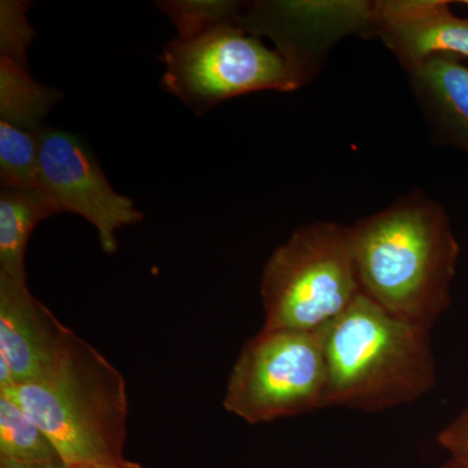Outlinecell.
I'll return each instance as SVG.
<instances>
[{
    "label": "cell",
    "mask_w": 468,
    "mask_h": 468,
    "mask_svg": "<svg viewBox=\"0 0 468 468\" xmlns=\"http://www.w3.org/2000/svg\"><path fill=\"white\" fill-rule=\"evenodd\" d=\"M360 291L430 332L452 303L460 245L439 202L420 192L349 227Z\"/></svg>",
    "instance_id": "6da1fadb"
},
{
    "label": "cell",
    "mask_w": 468,
    "mask_h": 468,
    "mask_svg": "<svg viewBox=\"0 0 468 468\" xmlns=\"http://www.w3.org/2000/svg\"><path fill=\"white\" fill-rule=\"evenodd\" d=\"M178 37L165 46L162 85L196 112L261 90H297L303 75L282 50H271L234 17V3H165Z\"/></svg>",
    "instance_id": "7a4b0ae2"
},
{
    "label": "cell",
    "mask_w": 468,
    "mask_h": 468,
    "mask_svg": "<svg viewBox=\"0 0 468 468\" xmlns=\"http://www.w3.org/2000/svg\"><path fill=\"white\" fill-rule=\"evenodd\" d=\"M318 332L326 365L324 408L384 411L435 388L430 332L390 315L363 292Z\"/></svg>",
    "instance_id": "3957f363"
},
{
    "label": "cell",
    "mask_w": 468,
    "mask_h": 468,
    "mask_svg": "<svg viewBox=\"0 0 468 468\" xmlns=\"http://www.w3.org/2000/svg\"><path fill=\"white\" fill-rule=\"evenodd\" d=\"M0 393L23 408L69 466L124 460L125 378L84 338L73 335L45 377Z\"/></svg>",
    "instance_id": "277c9868"
},
{
    "label": "cell",
    "mask_w": 468,
    "mask_h": 468,
    "mask_svg": "<svg viewBox=\"0 0 468 468\" xmlns=\"http://www.w3.org/2000/svg\"><path fill=\"white\" fill-rule=\"evenodd\" d=\"M264 331L315 332L353 303L360 291L349 227H301L273 251L261 276Z\"/></svg>",
    "instance_id": "5b68a950"
},
{
    "label": "cell",
    "mask_w": 468,
    "mask_h": 468,
    "mask_svg": "<svg viewBox=\"0 0 468 468\" xmlns=\"http://www.w3.org/2000/svg\"><path fill=\"white\" fill-rule=\"evenodd\" d=\"M326 365L318 331H264L234 363L223 406L249 424L324 408Z\"/></svg>",
    "instance_id": "8992f818"
},
{
    "label": "cell",
    "mask_w": 468,
    "mask_h": 468,
    "mask_svg": "<svg viewBox=\"0 0 468 468\" xmlns=\"http://www.w3.org/2000/svg\"><path fill=\"white\" fill-rule=\"evenodd\" d=\"M52 215H81L97 229L101 250H117L116 230L140 223L134 202L111 187L106 176L76 134L39 131L38 174L34 187Z\"/></svg>",
    "instance_id": "52a82bcc"
},
{
    "label": "cell",
    "mask_w": 468,
    "mask_h": 468,
    "mask_svg": "<svg viewBox=\"0 0 468 468\" xmlns=\"http://www.w3.org/2000/svg\"><path fill=\"white\" fill-rule=\"evenodd\" d=\"M75 335L34 297L27 282L0 275V356L11 366L15 385L45 377Z\"/></svg>",
    "instance_id": "ba28073f"
},
{
    "label": "cell",
    "mask_w": 468,
    "mask_h": 468,
    "mask_svg": "<svg viewBox=\"0 0 468 468\" xmlns=\"http://www.w3.org/2000/svg\"><path fill=\"white\" fill-rule=\"evenodd\" d=\"M445 0L374 2L372 34L408 72L436 55L468 58V18L455 16Z\"/></svg>",
    "instance_id": "9c48e42d"
},
{
    "label": "cell",
    "mask_w": 468,
    "mask_h": 468,
    "mask_svg": "<svg viewBox=\"0 0 468 468\" xmlns=\"http://www.w3.org/2000/svg\"><path fill=\"white\" fill-rule=\"evenodd\" d=\"M410 77L437 140L468 153V67L451 55H436Z\"/></svg>",
    "instance_id": "30bf717a"
},
{
    "label": "cell",
    "mask_w": 468,
    "mask_h": 468,
    "mask_svg": "<svg viewBox=\"0 0 468 468\" xmlns=\"http://www.w3.org/2000/svg\"><path fill=\"white\" fill-rule=\"evenodd\" d=\"M52 217L34 189L2 187L0 194V275L27 282L26 255L34 228Z\"/></svg>",
    "instance_id": "8fae6325"
},
{
    "label": "cell",
    "mask_w": 468,
    "mask_h": 468,
    "mask_svg": "<svg viewBox=\"0 0 468 468\" xmlns=\"http://www.w3.org/2000/svg\"><path fill=\"white\" fill-rule=\"evenodd\" d=\"M58 101V91L37 82L27 72V64L0 58V120L39 131V122Z\"/></svg>",
    "instance_id": "7c38bea8"
},
{
    "label": "cell",
    "mask_w": 468,
    "mask_h": 468,
    "mask_svg": "<svg viewBox=\"0 0 468 468\" xmlns=\"http://www.w3.org/2000/svg\"><path fill=\"white\" fill-rule=\"evenodd\" d=\"M0 460L46 462L61 460L48 437L23 408L0 393Z\"/></svg>",
    "instance_id": "4fadbf2b"
},
{
    "label": "cell",
    "mask_w": 468,
    "mask_h": 468,
    "mask_svg": "<svg viewBox=\"0 0 468 468\" xmlns=\"http://www.w3.org/2000/svg\"><path fill=\"white\" fill-rule=\"evenodd\" d=\"M39 131H29L0 120V177L3 186L27 190L36 187Z\"/></svg>",
    "instance_id": "5bb4252c"
},
{
    "label": "cell",
    "mask_w": 468,
    "mask_h": 468,
    "mask_svg": "<svg viewBox=\"0 0 468 468\" xmlns=\"http://www.w3.org/2000/svg\"><path fill=\"white\" fill-rule=\"evenodd\" d=\"M27 5L21 2H2L0 5V46L2 57L27 64V46L36 32L27 23Z\"/></svg>",
    "instance_id": "9a60e30c"
},
{
    "label": "cell",
    "mask_w": 468,
    "mask_h": 468,
    "mask_svg": "<svg viewBox=\"0 0 468 468\" xmlns=\"http://www.w3.org/2000/svg\"><path fill=\"white\" fill-rule=\"evenodd\" d=\"M437 441L451 454V460L468 468V408L443 428Z\"/></svg>",
    "instance_id": "2e32d148"
},
{
    "label": "cell",
    "mask_w": 468,
    "mask_h": 468,
    "mask_svg": "<svg viewBox=\"0 0 468 468\" xmlns=\"http://www.w3.org/2000/svg\"><path fill=\"white\" fill-rule=\"evenodd\" d=\"M0 468H70L63 460L46 462H15L0 460Z\"/></svg>",
    "instance_id": "e0dca14e"
},
{
    "label": "cell",
    "mask_w": 468,
    "mask_h": 468,
    "mask_svg": "<svg viewBox=\"0 0 468 468\" xmlns=\"http://www.w3.org/2000/svg\"><path fill=\"white\" fill-rule=\"evenodd\" d=\"M70 468H144L141 464L134 462L119 460L109 462H95V463L79 464V466H69Z\"/></svg>",
    "instance_id": "ac0fdd59"
},
{
    "label": "cell",
    "mask_w": 468,
    "mask_h": 468,
    "mask_svg": "<svg viewBox=\"0 0 468 468\" xmlns=\"http://www.w3.org/2000/svg\"><path fill=\"white\" fill-rule=\"evenodd\" d=\"M439 468H464L462 466V464L457 463L455 461H448L445 464H442V466H440Z\"/></svg>",
    "instance_id": "d6986e66"
},
{
    "label": "cell",
    "mask_w": 468,
    "mask_h": 468,
    "mask_svg": "<svg viewBox=\"0 0 468 468\" xmlns=\"http://www.w3.org/2000/svg\"><path fill=\"white\" fill-rule=\"evenodd\" d=\"M461 3H462V5H468V0H462V2H461Z\"/></svg>",
    "instance_id": "ffe728a7"
}]
</instances>
